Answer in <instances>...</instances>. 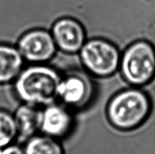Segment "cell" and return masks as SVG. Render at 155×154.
<instances>
[{"instance_id":"obj_12","label":"cell","mask_w":155,"mask_h":154,"mask_svg":"<svg viewBox=\"0 0 155 154\" xmlns=\"http://www.w3.org/2000/svg\"><path fill=\"white\" fill-rule=\"evenodd\" d=\"M18 138V128L14 115L0 109V147L8 146Z\"/></svg>"},{"instance_id":"obj_13","label":"cell","mask_w":155,"mask_h":154,"mask_svg":"<svg viewBox=\"0 0 155 154\" xmlns=\"http://www.w3.org/2000/svg\"><path fill=\"white\" fill-rule=\"evenodd\" d=\"M0 154H24V149L18 145L12 143L8 146L0 147Z\"/></svg>"},{"instance_id":"obj_5","label":"cell","mask_w":155,"mask_h":154,"mask_svg":"<svg viewBox=\"0 0 155 154\" xmlns=\"http://www.w3.org/2000/svg\"><path fill=\"white\" fill-rule=\"evenodd\" d=\"M94 83L89 74L71 71L61 76L58 87V101L73 111L88 107L94 98Z\"/></svg>"},{"instance_id":"obj_8","label":"cell","mask_w":155,"mask_h":154,"mask_svg":"<svg viewBox=\"0 0 155 154\" xmlns=\"http://www.w3.org/2000/svg\"><path fill=\"white\" fill-rule=\"evenodd\" d=\"M50 32L58 49L66 54L79 53L87 40L83 24L71 17H63L54 21Z\"/></svg>"},{"instance_id":"obj_1","label":"cell","mask_w":155,"mask_h":154,"mask_svg":"<svg viewBox=\"0 0 155 154\" xmlns=\"http://www.w3.org/2000/svg\"><path fill=\"white\" fill-rule=\"evenodd\" d=\"M62 75L45 63L24 67L14 81V91L22 103L37 107L58 101V87Z\"/></svg>"},{"instance_id":"obj_2","label":"cell","mask_w":155,"mask_h":154,"mask_svg":"<svg viewBox=\"0 0 155 154\" xmlns=\"http://www.w3.org/2000/svg\"><path fill=\"white\" fill-rule=\"evenodd\" d=\"M152 110L148 94L139 87L123 89L109 101L106 109L108 122L116 129L130 131L137 129L147 121Z\"/></svg>"},{"instance_id":"obj_3","label":"cell","mask_w":155,"mask_h":154,"mask_svg":"<svg viewBox=\"0 0 155 154\" xmlns=\"http://www.w3.org/2000/svg\"><path fill=\"white\" fill-rule=\"evenodd\" d=\"M119 70L133 87L141 88L155 78V47L145 39H136L121 53Z\"/></svg>"},{"instance_id":"obj_6","label":"cell","mask_w":155,"mask_h":154,"mask_svg":"<svg viewBox=\"0 0 155 154\" xmlns=\"http://www.w3.org/2000/svg\"><path fill=\"white\" fill-rule=\"evenodd\" d=\"M16 47L24 61L30 64L46 63L58 51L51 32L45 29H33L21 35Z\"/></svg>"},{"instance_id":"obj_9","label":"cell","mask_w":155,"mask_h":154,"mask_svg":"<svg viewBox=\"0 0 155 154\" xmlns=\"http://www.w3.org/2000/svg\"><path fill=\"white\" fill-rule=\"evenodd\" d=\"M24 62L16 46L0 44V85L14 82L24 68Z\"/></svg>"},{"instance_id":"obj_4","label":"cell","mask_w":155,"mask_h":154,"mask_svg":"<svg viewBox=\"0 0 155 154\" xmlns=\"http://www.w3.org/2000/svg\"><path fill=\"white\" fill-rule=\"evenodd\" d=\"M79 54L84 69L92 76L107 78L119 70L121 52L114 43L104 38L87 39Z\"/></svg>"},{"instance_id":"obj_10","label":"cell","mask_w":155,"mask_h":154,"mask_svg":"<svg viewBox=\"0 0 155 154\" xmlns=\"http://www.w3.org/2000/svg\"><path fill=\"white\" fill-rule=\"evenodd\" d=\"M40 107L22 104L16 109L14 117L18 128V138L27 140L39 131Z\"/></svg>"},{"instance_id":"obj_11","label":"cell","mask_w":155,"mask_h":154,"mask_svg":"<svg viewBox=\"0 0 155 154\" xmlns=\"http://www.w3.org/2000/svg\"><path fill=\"white\" fill-rule=\"evenodd\" d=\"M23 149L24 154H64L60 140L43 134L27 139Z\"/></svg>"},{"instance_id":"obj_7","label":"cell","mask_w":155,"mask_h":154,"mask_svg":"<svg viewBox=\"0 0 155 154\" xmlns=\"http://www.w3.org/2000/svg\"><path fill=\"white\" fill-rule=\"evenodd\" d=\"M74 125V111L61 103L56 101L41 108V134L60 140L71 134Z\"/></svg>"}]
</instances>
